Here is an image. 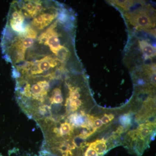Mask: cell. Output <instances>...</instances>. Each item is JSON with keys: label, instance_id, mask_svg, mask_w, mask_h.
<instances>
[{"label": "cell", "instance_id": "1", "mask_svg": "<svg viewBox=\"0 0 156 156\" xmlns=\"http://www.w3.org/2000/svg\"><path fill=\"white\" fill-rule=\"evenodd\" d=\"M75 27L72 11L56 1L12 2L1 48L13 78L48 75L77 64Z\"/></svg>", "mask_w": 156, "mask_h": 156}, {"label": "cell", "instance_id": "2", "mask_svg": "<svg viewBox=\"0 0 156 156\" xmlns=\"http://www.w3.org/2000/svg\"><path fill=\"white\" fill-rule=\"evenodd\" d=\"M150 6H142L141 8L129 11L125 14L130 24L137 29L147 30L155 26L154 13Z\"/></svg>", "mask_w": 156, "mask_h": 156}, {"label": "cell", "instance_id": "3", "mask_svg": "<svg viewBox=\"0 0 156 156\" xmlns=\"http://www.w3.org/2000/svg\"><path fill=\"white\" fill-rule=\"evenodd\" d=\"M139 44L140 50L146 58L154 57L156 56V50L154 47L144 40L139 41Z\"/></svg>", "mask_w": 156, "mask_h": 156}, {"label": "cell", "instance_id": "4", "mask_svg": "<svg viewBox=\"0 0 156 156\" xmlns=\"http://www.w3.org/2000/svg\"><path fill=\"white\" fill-rule=\"evenodd\" d=\"M89 146L92 147L98 154L102 155L106 151V140L104 139L98 140L95 142L90 144Z\"/></svg>", "mask_w": 156, "mask_h": 156}, {"label": "cell", "instance_id": "5", "mask_svg": "<svg viewBox=\"0 0 156 156\" xmlns=\"http://www.w3.org/2000/svg\"><path fill=\"white\" fill-rule=\"evenodd\" d=\"M153 126L147 124H143L140 126L137 131V136L141 140L147 137L152 131Z\"/></svg>", "mask_w": 156, "mask_h": 156}, {"label": "cell", "instance_id": "6", "mask_svg": "<svg viewBox=\"0 0 156 156\" xmlns=\"http://www.w3.org/2000/svg\"><path fill=\"white\" fill-rule=\"evenodd\" d=\"M110 2L112 3L115 5L120 7L125 11H128L132 6L135 5L136 1H112Z\"/></svg>", "mask_w": 156, "mask_h": 156}, {"label": "cell", "instance_id": "7", "mask_svg": "<svg viewBox=\"0 0 156 156\" xmlns=\"http://www.w3.org/2000/svg\"><path fill=\"white\" fill-rule=\"evenodd\" d=\"M131 118L129 114L123 115L120 118L119 122L123 127H128L131 124Z\"/></svg>", "mask_w": 156, "mask_h": 156}, {"label": "cell", "instance_id": "8", "mask_svg": "<svg viewBox=\"0 0 156 156\" xmlns=\"http://www.w3.org/2000/svg\"><path fill=\"white\" fill-rule=\"evenodd\" d=\"M71 131V126L68 123L62 124L60 128V133L62 135H66Z\"/></svg>", "mask_w": 156, "mask_h": 156}, {"label": "cell", "instance_id": "9", "mask_svg": "<svg viewBox=\"0 0 156 156\" xmlns=\"http://www.w3.org/2000/svg\"><path fill=\"white\" fill-rule=\"evenodd\" d=\"M85 156H99L98 154L92 147L89 146L85 152Z\"/></svg>", "mask_w": 156, "mask_h": 156}, {"label": "cell", "instance_id": "10", "mask_svg": "<svg viewBox=\"0 0 156 156\" xmlns=\"http://www.w3.org/2000/svg\"><path fill=\"white\" fill-rule=\"evenodd\" d=\"M101 120L102 124H107L110 122L111 120L110 119L108 115L105 114L103 116V117L101 118Z\"/></svg>", "mask_w": 156, "mask_h": 156}, {"label": "cell", "instance_id": "11", "mask_svg": "<svg viewBox=\"0 0 156 156\" xmlns=\"http://www.w3.org/2000/svg\"><path fill=\"white\" fill-rule=\"evenodd\" d=\"M108 116L109 117L111 121L114 118V115H113L112 114L109 115Z\"/></svg>", "mask_w": 156, "mask_h": 156}, {"label": "cell", "instance_id": "12", "mask_svg": "<svg viewBox=\"0 0 156 156\" xmlns=\"http://www.w3.org/2000/svg\"><path fill=\"white\" fill-rule=\"evenodd\" d=\"M64 156H71V153L70 151H69Z\"/></svg>", "mask_w": 156, "mask_h": 156}]
</instances>
